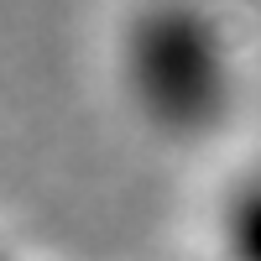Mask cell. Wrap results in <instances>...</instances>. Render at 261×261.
<instances>
[{
  "mask_svg": "<svg viewBox=\"0 0 261 261\" xmlns=\"http://www.w3.org/2000/svg\"><path fill=\"white\" fill-rule=\"evenodd\" d=\"M115 84L151 136L209 141L241 99V58L209 0H130L115 27Z\"/></svg>",
  "mask_w": 261,
  "mask_h": 261,
  "instance_id": "obj_1",
  "label": "cell"
},
{
  "mask_svg": "<svg viewBox=\"0 0 261 261\" xmlns=\"http://www.w3.org/2000/svg\"><path fill=\"white\" fill-rule=\"evenodd\" d=\"M220 235V261H261V167L241 172L214 214Z\"/></svg>",
  "mask_w": 261,
  "mask_h": 261,
  "instance_id": "obj_2",
  "label": "cell"
},
{
  "mask_svg": "<svg viewBox=\"0 0 261 261\" xmlns=\"http://www.w3.org/2000/svg\"><path fill=\"white\" fill-rule=\"evenodd\" d=\"M0 261H16V256H11V246H0Z\"/></svg>",
  "mask_w": 261,
  "mask_h": 261,
  "instance_id": "obj_3",
  "label": "cell"
}]
</instances>
